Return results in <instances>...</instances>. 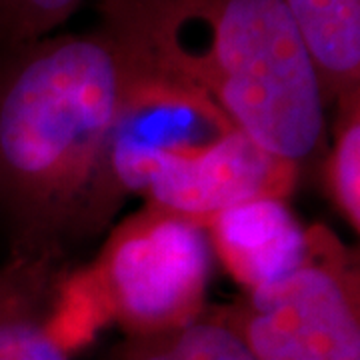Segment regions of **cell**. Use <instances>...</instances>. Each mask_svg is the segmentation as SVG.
I'll list each match as a JSON object with an SVG mask.
<instances>
[{
  "mask_svg": "<svg viewBox=\"0 0 360 360\" xmlns=\"http://www.w3.org/2000/svg\"><path fill=\"white\" fill-rule=\"evenodd\" d=\"M139 70L108 26L2 56L0 196L22 262L51 264L115 214L112 141Z\"/></svg>",
  "mask_w": 360,
  "mask_h": 360,
  "instance_id": "obj_1",
  "label": "cell"
},
{
  "mask_svg": "<svg viewBox=\"0 0 360 360\" xmlns=\"http://www.w3.org/2000/svg\"><path fill=\"white\" fill-rule=\"evenodd\" d=\"M106 2V26L146 72L200 94L298 170L321 158L326 101L283 0Z\"/></svg>",
  "mask_w": 360,
  "mask_h": 360,
  "instance_id": "obj_2",
  "label": "cell"
},
{
  "mask_svg": "<svg viewBox=\"0 0 360 360\" xmlns=\"http://www.w3.org/2000/svg\"><path fill=\"white\" fill-rule=\"evenodd\" d=\"M110 162L120 196L142 194L150 208L205 226L248 200H286L300 174L200 94L148 72L122 104Z\"/></svg>",
  "mask_w": 360,
  "mask_h": 360,
  "instance_id": "obj_3",
  "label": "cell"
},
{
  "mask_svg": "<svg viewBox=\"0 0 360 360\" xmlns=\"http://www.w3.org/2000/svg\"><path fill=\"white\" fill-rule=\"evenodd\" d=\"M359 298L356 260L314 226L304 266L220 314L257 360H360Z\"/></svg>",
  "mask_w": 360,
  "mask_h": 360,
  "instance_id": "obj_4",
  "label": "cell"
},
{
  "mask_svg": "<svg viewBox=\"0 0 360 360\" xmlns=\"http://www.w3.org/2000/svg\"><path fill=\"white\" fill-rule=\"evenodd\" d=\"M212 255L205 224L148 206L104 248L96 290L130 336L165 333L205 312Z\"/></svg>",
  "mask_w": 360,
  "mask_h": 360,
  "instance_id": "obj_5",
  "label": "cell"
},
{
  "mask_svg": "<svg viewBox=\"0 0 360 360\" xmlns=\"http://www.w3.org/2000/svg\"><path fill=\"white\" fill-rule=\"evenodd\" d=\"M206 231L212 252L246 290L281 283L310 257V231L281 198H257L222 210Z\"/></svg>",
  "mask_w": 360,
  "mask_h": 360,
  "instance_id": "obj_6",
  "label": "cell"
},
{
  "mask_svg": "<svg viewBox=\"0 0 360 360\" xmlns=\"http://www.w3.org/2000/svg\"><path fill=\"white\" fill-rule=\"evenodd\" d=\"M321 80L324 101L360 98V0H283Z\"/></svg>",
  "mask_w": 360,
  "mask_h": 360,
  "instance_id": "obj_7",
  "label": "cell"
},
{
  "mask_svg": "<svg viewBox=\"0 0 360 360\" xmlns=\"http://www.w3.org/2000/svg\"><path fill=\"white\" fill-rule=\"evenodd\" d=\"M115 360H257L220 310L155 335L130 336Z\"/></svg>",
  "mask_w": 360,
  "mask_h": 360,
  "instance_id": "obj_8",
  "label": "cell"
},
{
  "mask_svg": "<svg viewBox=\"0 0 360 360\" xmlns=\"http://www.w3.org/2000/svg\"><path fill=\"white\" fill-rule=\"evenodd\" d=\"M336 141L326 179L336 208L348 224L360 231V98L338 106Z\"/></svg>",
  "mask_w": 360,
  "mask_h": 360,
  "instance_id": "obj_9",
  "label": "cell"
},
{
  "mask_svg": "<svg viewBox=\"0 0 360 360\" xmlns=\"http://www.w3.org/2000/svg\"><path fill=\"white\" fill-rule=\"evenodd\" d=\"M82 0H0V52L11 54L46 39Z\"/></svg>",
  "mask_w": 360,
  "mask_h": 360,
  "instance_id": "obj_10",
  "label": "cell"
},
{
  "mask_svg": "<svg viewBox=\"0 0 360 360\" xmlns=\"http://www.w3.org/2000/svg\"><path fill=\"white\" fill-rule=\"evenodd\" d=\"M0 360H68L63 345L52 336L49 322L32 307L13 302L0 310Z\"/></svg>",
  "mask_w": 360,
  "mask_h": 360,
  "instance_id": "obj_11",
  "label": "cell"
}]
</instances>
